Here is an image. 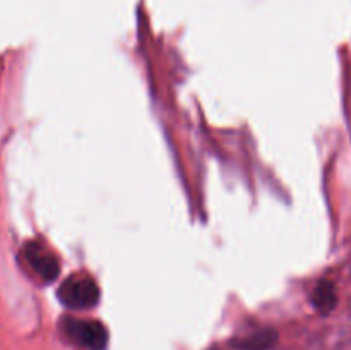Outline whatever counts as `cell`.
Segmentation results:
<instances>
[{"label": "cell", "instance_id": "obj_1", "mask_svg": "<svg viewBox=\"0 0 351 350\" xmlns=\"http://www.w3.org/2000/svg\"><path fill=\"white\" fill-rule=\"evenodd\" d=\"M58 299L69 309H91L98 304L99 288L89 277L84 275H72L58 288Z\"/></svg>", "mask_w": 351, "mask_h": 350}, {"label": "cell", "instance_id": "obj_2", "mask_svg": "<svg viewBox=\"0 0 351 350\" xmlns=\"http://www.w3.org/2000/svg\"><path fill=\"white\" fill-rule=\"evenodd\" d=\"M62 328L72 342L88 347L91 350H105L106 343H108V333L99 321L65 318L62 321Z\"/></svg>", "mask_w": 351, "mask_h": 350}, {"label": "cell", "instance_id": "obj_3", "mask_svg": "<svg viewBox=\"0 0 351 350\" xmlns=\"http://www.w3.org/2000/svg\"><path fill=\"white\" fill-rule=\"evenodd\" d=\"M26 257L31 263V266L34 268V271H36L45 281H53L55 278L58 277L60 264H58L57 257L51 256V254L43 253L38 246H27Z\"/></svg>", "mask_w": 351, "mask_h": 350}, {"label": "cell", "instance_id": "obj_4", "mask_svg": "<svg viewBox=\"0 0 351 350\" xmlns=\"http://www.w3.org/2000/svg\"><path fill=\"white\" fill-rule=\"evenodd\" d=\"M278 333L274 329H259L243 338L233 340L232 345L239 350H269L276 345Z\"/></svg>", "mask_w": 351, "mask_h": 350}, {"label": "cell", "instance_id": "obj_5", "mask_svg": "<svg viewBox=\"0 0 351 350\" xmlns=\"http://www.w3.org/2000/svg\"><path fill=\"white\" fill-rule=\"evenodd\" d=\"M312 302H314V305L321 312L332 311L336 307V302H338L335 283L329 280L319 281L314 290V295H312Z\"/></svg>", "mask_w": 351, "mask_h": 350}]
</instances>
